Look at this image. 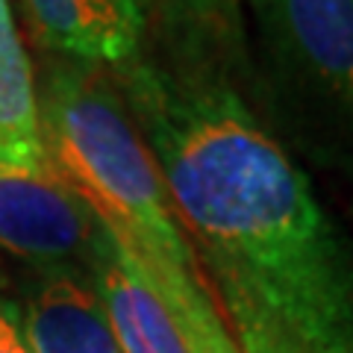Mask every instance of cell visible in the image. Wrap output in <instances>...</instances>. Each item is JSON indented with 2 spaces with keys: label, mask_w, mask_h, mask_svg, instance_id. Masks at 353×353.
Listing matches in <instances>:
<instances>
[{
  "label": "cell",
  "mask_w": 353,
  "mask_h": 353,
  "mask_svg": "<svg viewBox=\"0 0 353 353\" xmlns=\"http://www.w3.org/2000/svg\"><path fill=\"white\" fill-rule=\"evenodd\" d=\"M112 80L218 303L309 353H353V248L224 74L141 57Z\"/></svg>",
  "instance_id": "obj_1"
},
{
  "label": "cell",
  "mask_w": 353,
  "mask_h": 353,
  "mask_svg": "<svg viewBox=\"0 0 353 353\" xmlns=\"http://www.w3.org/2000/svg\"><path fill=\"white\" fill-rule=\"evenodd\" d=\"M44 153L97 221L141 262L157 289L203 277L112 74L48 59L36 77Z\"/></svg>",
  "instance_id": "obj_2"
},
{
  "label": "cell",
  "mask_w": 353,
  "mask_h": 353,
  "mask_svg": "<svg viewBox=\"0 0 353 353\" xmlns=\"http://www.w3.org/2000/svg\"><path fill=\"white\" fill-rule=\"evenodd\" d=\"M103 224L50 159H0V250L36 268H88Z\"/></svg>",
  "instance_id": "obj_3"
},
{
  "label": "cell",
  "mask_w": 353,
  "mask_h": 353,
  "mask_svg": "<svg viewBox=\"0 0 353 353\" xmlns=\"http://www.w3.org/2000/svg\"><path fill=\"white\" fill-rule=\"evenodd\" d=\"M32 39L57 59L109 74L145 57L150 0H18Z\"/></svg>",
  "instance_id": "obj_4"
},
{
  "label": "cell",
  "mask_w": 353,
  "mask_h": 353,
  "mask_svg": "<svg viewBox=\"0 0 353 353\" xmlns=\"http://www.w3.org/2000/svg\"><path fill=\"white\" fill-rule=\"evenodd\" d=\"M274 41L353 115V0H250Z\"/></svg>",
  "instance_id": "obj_5"
},
{
  "label": "cell",
  "mask_w": 353,
  "mask_h": 353,
  "mask_svg": "<svg viewBox=\"0 0 353 353\" xmlns=\"http://www.w3.org/2000/svg\"><path fill=\"white\" fill-rule=\"evenodd\" d=\"M15 309L32 353H121L85 268H36Z\"/></svg>",
  "instance_id": "obj_6"
},
{
  "label": "cell",
  "mask_w": 353,
  "mask_h": 353,
  "mask_svg": "<svg viewBox=\"0 0 353 353\" xmlns=\"http://www.w3.org/2000/svg\"><path fill=\"white\" fill-rule=\"evenodd\" d=\"M85 271L106 309L121 353H192L168 301L141 262L109 230H103L101 248Z\"/></svg>",
  "instance_id": "obj_7"
},
{
  "label": "cell",
  "mask_w": 353,
  "mask_h": 353,
  "mask_svg": "<svg viewBox=\"0 0 353 353\" xmlns=\"http://www.w3.org/2000/svg\"><path fill=\"white\" fill-rule=\"evenodd\" d=\"M0 159H48L39 124L36 71L21 39L12 0H0Z\"/></svg>",
  "instance_id": "obj_8"
},
{
  "label": "cell",
  "mask_w": 353,
  "mask_h": 353,
  "mask_svg": "<svg viewBox=\"0 0 353 353\" xmlns=\"http://www.w3.org/2000/svg\"><path fill=\"white\" fill-rule=\"evenodd\" d=\"M162 297L168 301L176 324L183 327L192 353H241L206 277L174 285L162 292Z\"/></svg>",
  "instance_id": "obj_9"
},
{
  "label": "cell",
  "mask_w": 353,
  "mask_h": 353,
  "mask_svg": "<svg viewBox=\"0 0 353 353\" xmlns=\"http://www.w3.org/2000/svg\"><path fill=\"white\" fill-rule=\"evenodd\" d=\"M159 3L192 36L221 50H239L245 41L241 0H159Z\"/></svg>",
  "instance_id": "obj_10"
},
{
  "label": "cell",
  "mask_w": 353,
  "mask_h": 353,
  "mask_svg": "<svg viewBox=\"0 0 353 353\" xmlns=\"http://www.w3.org/2000/svg\"><path fill=\"white\" fill-rule=\"evenodd\" d=\"M241 353H309L303 345L248 303H218Z\"/></svg>",
  "instance_id": "obj_11"
},
{
  "label": "cell",
  "mask_w": 353,
  "mask_h": 353,
  "mask_svg": "<svg viewBox=\"0 0 353 353\" xmlns=\"http://www.w3.org/2000/svg\"><path fill=\"white\" fill-rule=\"evenodd\" d=\"M0 353H32L18 324L15 301L0 297Z\"/></svg>",
  "instance_id": "obj_12"
}]
</instances>
